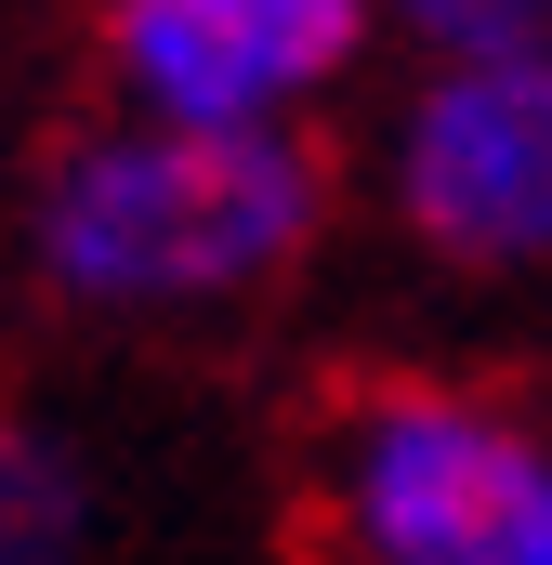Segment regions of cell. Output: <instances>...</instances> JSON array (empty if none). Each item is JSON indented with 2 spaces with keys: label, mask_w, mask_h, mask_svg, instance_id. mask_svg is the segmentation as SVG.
I'll return each mask as SVG.
<instances>
[{
  "label": "cell",
  "mask_w": 552,
  "mask_h": 565,
  "mask_svg": "<svg viewBox=\"0 0 552 565\" xmlns=\"http://www.w3.org/2000/svg\"><path fill=\"white\" fill-rule=\"evenodd\" d=\"M329 224V158L302 132H79L26 198V264L79 316H198L289 277Z\"/></svg>",
  "instance_id": "6da1fadb"
},
{
  "label": "cell",
  "mask_w": 552,
  "mask_h": 565,
  "mask_svg": "<svg viewBox=\"0 0 552 565\" xmlns=\"http://www.w3.org/2000/svg\"><path fill=\"white\" fill-rule=\"evenodd\" d=\"M342 565H552V434L447 382H369L329 434Z\"/></svg>",
  "instance_id": "7a4b0ae2"
},
{
  "label": "cell",
  "mask_w": 552,
  "mask_h": 565,
  "mask_svg": "<svg viewBox=\"0 0 552 565\" xmlns=\"http://www.w3.org/2000/svg\"><path fill=\"white\" fill-rule=\"evenodd\" d=\"M395 224L447 264H552V53L434 66L395 119Z\"/></svg>",
  "instance_id": "3957f363"
},
{
  "label": "cell",
  "mask_w": 552,
  "mask_h": 565,
  "mask_svg": "<svg viewBox=\"0 0 552 565\" xmlns=\"http://www.w3.org/2000/svg\"><path fill=\"white\" fill-rule=\"evenodd\" d=\"M369 40V0H106V79L158 132H289Z\"/></svg>",
  "instance_id": "277c9868"
},
{
  "label": "cell",
  "mask_w": 552,
  "mask_h": 565,
  "mask_svg": "<svg viewBox=\"0 0 552 565\" xmlns=\"http://www.w3.org/2000/svg\"><path fill=\"white\" fill-rule=\"evenodd\" d=\"M93 540V473L79 447L0 408V565H79Z\"/></svg>",
  "instance_id": "5b68a950"
},
{
  "label": "cell",
  "mask_w": 552,
  "mask_h": 565,
  "mask_svg": "<svg viewBox=\"0 0 552 565\" xmlns=\"http://www.w3.org/2000/svg\"><path fill=\"white\" fill-rule=\"evenodd\" d=\"M395 13L434 66H500V53H552V0H369Z\"/></svg>",
  "instance_id": "8992f818"
}]
</instances>
